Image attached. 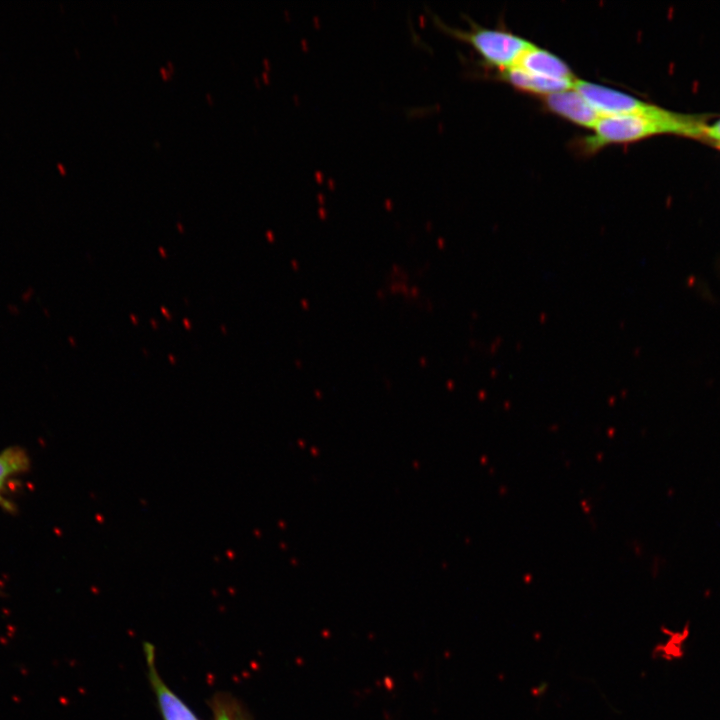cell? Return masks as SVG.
<instances>
[{
	"mask_svg": "<svg viewBox=\"0 0 720 720\" xmlns=\"http://www.w3.org/2000/svg\"><path fill=\"white\" fill-rule=\"evenodd\" d=\"M30 467V458L24 448L9 447L0 452V505L11 509V504L3 496L8 481L26 472Z\"/></svg>",
	"mask_w": 720,
	"mask_h": 720,
	"instance_id": "8",
	"label": "cell"
},
{
	"mask_svg": "<svg viewBox=\"0 0 720 720\" xmlns=\"http://www.w3.org/2000/svg\"><path fill=\"white\" fill-rule=\"evenodd\" d=\"M161 73H162V75H163L164 78H167L168 74H167V71H166L164 68H161Z\"/></svg>",
	"mask_w": 720,
	"mask_h": 720,
	"instance_id": "11",
	"label": "cell"
},
{
	"mask_svg": "<svg viewBox=\"0 0 720 720\" xmlns=\"http://www.w3.org/2000/svg\"><path fill=\"white\" fill-rule=\"evenodd\" d=\"M434 23L448 34L469 43L485 64L503 71L515 66L523 53L532 46L526 39L511 32L488 29L472 24L469 30L445 24L437 15Z\"/></svg>",
	"mask_w": 720,
	"mask_h": 720,
	"instance_id": "2",
	"label": "cell"
},
{
	"mask_svg": "<svg viewBox=\"0 0 720 720\" xmlns=\"http://www.w3.org/2000/svg\"><path fill=\"white\" fill-rule=\"evenodd\" d=\"M707 127L698 116L660 107L652 114L600 117L593 133L582 138L578 144L584 153L594 154L608 145L627 144L658 134L706 138Z\"/></svg>",
	"mask_w": 720,
	"mask_h": 720,
	"instance_id": "1",
	"label": "cell"
},
{
	"mask_svg": "<svg viewBox=\"0 0 720 720\" xmlns=\"http://www.w3.org/2000/svg\"><path fill=\"white\" fill-rule=\"evenodd\" d=\"M215 720H234L232 712L223 704H215Z\"/></svg>",
	"mask_w": 720,
	"mask_h": 720,
	"instance_id": "9",
	"label": "cell"
},
{
	"mask_svg": "<svg viewBox=\"0 0 720 720\" xmlns=\"http://www.w3.org/2000/svg\"><path fill=\"white\" fill-rule=\"evenodd\" d=\"M500 78L512 87L541 97L570 89L574 81L554 80L529 73L517 66L500 71Z\"/></svg>",
	"mask_w": 720,
	"mask_h": 720,
	"instance_id": "7",
	"label": "cell"
},
{
	"mask_svg": "<svg viewBox=\"0 0 720 720\" xmlns=\"http://www.w3.org/2000/svg\"><path fill=\"white\" fill-rule=\"evenodd\" d=\"M573 87L600 117L652 114L660 108L619 90L585 80L576 79Z\"/></svg>",
	"mask_w": 720,
	"mask_h": 720,
	"instance_id": "3",
	"label": "cell"
},
{
	"mask_svg": "<svg viewBox=\"0 0 720 720\" xmlns=\"http://www.w3.org/2000/svg\"><path fill=\"white\" fill-rule=\"evenodd\" d=\"M706 138L712 140L720 147V120L714 123L712 126H708L706 131Z\"/></svg>",
	"mask_w": 720,
	"mask_h": 720,
	"instance_id": "10",
	"label": "cell"
},
{
	"mask_svg": "<svg viewBox=\"0 0 720 720\" xmlns=\"http://www.w3.org/2000/svg\"><path fill=\"white\" fill-rule=\"evenodd\" d=\"M515 66L529 73L549 79L576 80L573 71L565 61L557 55L533 44L523 53Z\"/></svg>",
	"mask_w": 720,
	"mask_h": 720,
	"instance_id": "5",
	"label": "cell"
},
{
	"mask_svg": "<svg viewBox=\"0 0 720 720\" xmlns=\"http://www.w3.org/2000/svg\"><path fill=\"white\" fill-rule=\"evenodd\" d=\"M541 98L547 110L576 125L593 129L600 118L574 87Z\"/></svg>",
	"mask_w": 720,
	"mask_h": 720,
	"instance_id": "4",
	"label": "cell"
},
{
	"mask_svg": "<svg viewBox=\"0 0 720 720\" xmlns=\"http://www.w3.org/2000/svg\"><path fill=\"white\" fill-rule=\"evenodd\" d=\"M144 650L149 668L150 681L156 693L164 720H199L159 677L155 667L154 648L152 645L145 643Z\"/></svg>",
	"mask_w": 720,
	"mask_h": 720,
	"instance_id": "6",
	"label": "cell"
}]
</instances>
